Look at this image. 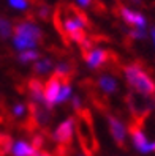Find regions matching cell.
<instances>
[{
  "instance_id": "1",
  "label": "cell",
  "mask_w": 155,
  "mask_h": 156,
  "mask_svg": "<svg viewBox=\"0 0 155 156\" xmlns=\"http://www.w3.org/2000/svg\"><path fill=\"white\" fill-rule=\"evenodd\" d=\"M68 11L70 14L67 16V14H62L60 10H57L56 14H54V22L57 24V29L62 35H65L70 41L81 44L87 38L86 29L89 25V21L75 6H68Z\"/></svg>"
},
{
  "instance_id": "2",
  "label": "cell",
  "mask_w": 155,
  "mask_h": 156,
  "mask_svg": "<svg viewBox=\"0 0 155 156\" xmlns=\"http://www.w3.org/2000/svg\"><path fill=\"white\" fill-rule=\"evenodd\" d=\"M43 40V30L30 19L19 21L13 25V46L16 51L36 49Z\"/></svg>"
},
{
  "instance_id": "3",
  "label": "cell",
  "mask_w": 155,
  "mask_h": 156,
  "mask_svg": "<svg viewBox=\"0 0 155 156\" xmlns=\"http://www.w3.org/2000/svg\"><path fill=\"white\" fill-rule=\"evenodd\" d=\"M124 77L136 93L141 96L152 98L155 96V80L152 76L138 63H128L124 66Z\"/></svg>"
},
{
  "instance_id": "4",
  "label": "cell",
  "mask_w": 155,
  "mask_h": 156,
  "mask_svg": "<svg viewBox=\"0 0 155 156\" xmlns=\"http://www.w3.org/2000/svg\"><path fill=\"white\" fill-rule=\"evenodd\" d=\"M76 118V133L79 137V144L86 156H94L98 151V142L94 133V125L87 111H79Z\"/></svg>"
},
{
  "instance_id": "5",
  "label": "cell",
  "mask_w": 155,
  "mask_h": 156,
  "mask_svg": "<svg viewBox=\"0 0 155 156\" xmlns=\"http://www.w3.org/2000/svg\"><path fill=\"white\" fill-rule=\"evenodd\" d=\"M75 131H76V118L68 117L62 123H59L56 131L52 133V139L59 144V147H57V154L59 156H68L67 153L71 147V140H73Z\"/></svg>"
},
{
  "instance_id": "6",
  "label": "cell",
  "mask_w": 155,
  "mask_h": 156,
  "mask_svg": "<svg viewBox=\"0 0 155 156\" xmlns=\"http://www.w3.org/2000/svg\"><path fill=\"white\" fill-rule=\"evenodd\" d=\"M63 80L65 79H62L56 74H52L48 80H46V84H44V106H46L49 111L57 104V98H59V91L62 88V84H63Z\"/></svg>"
},
{
  "instance_id": "7",
  "label": "cell",
  "mask_w": 155,
  "mask_h": 156,
  "mask_svg": "<svg viewBox=\"0 0 155 156\" xmlns=\"http://www.w3.org/2000/svg\"><path fill=\"white\" fill-rule=\"evenodd\" d=\"M108 120V126H109V133H111L114 142L120 147V148H125V139H127V126L124 125V122L120 118H117L116 115L108 114L106 117Z\"/></svg>"
},
{
  "instance_id": "8",
  "label": "cell",
  "mask_w": 155,
  "mask_h": 156,
  "mask_svg": "<svg viewBox=\"0 0 155 156\" xmlns=\"http://www.w3.org/2000/svg\"><path fill=\"white\" fill-rule=\"evenodd\" d=\"M119 13H120L122 21H124L127 25L135 27V29H147V19H146V16L141 14L139 11L131 10V8L122 5V6L119 8Z\"/></svg>"
},
{
  "instance_id": "9",
  "label": "cell",
  "mask_w": 155,
  "mask_h": 156,
  "mask_svg": "<svg viewBox=\"0 0 155 156\" xmlns=\"http://www.w3.org/2000/svg\"><path fill=\"white\" fill-rule=\"evenodd\" d=\"M109 60V52L101 48H92L90 51L84 52V62L90 69H98L106 65Z\"/></svg>"
},
{
  "instance_id": "10",
  "label": "cell",
  "mask_w": 155,
  "mask_h": 156,
  "mask_svg": "<svg viewBox=\"0 0 155 156\" xmlns=\"http://www.w3.org/2000/svg\"><path fill=\"white\" fill-rule=\"evenodd\" d=\"M130 136H131V140H133L135 148L146 154V148H147V145H149L150 140L147 139L146 133L142 131L141 123H131L130 125Z\"/></svg>"
},
{
  "instance_id": "11",
  "label": "cell",
  "mask_w": 155,
  "mask_h": 156,
  "mask_svg": "<svg viewBox=\"0 0 155 156\" xmlns=\"http://www.w3.org/2000/svg\"><path fill=\"white\" fill-rule=\"evenodd\" d=\"M27 90H29V96L32 103L44 106V84L41 79L32 77L27 82Z\"/></svg>"
},
{
  "instance_id": "12",
  "label": "cell",
  "mask_w": 155,
  "mask_h": 156,
  "mask_svg": "<svg viewBox=\"0 0 155 156\" xmlns=\"http://www.w3.org/2000/svg\"><path fill=\"white\" fill-rule=\"evenodd\" d=\"M97 84H98L100 90H101L105 95H114L116 91H117V87H119V84H117V79H116L113 74H108V73L100 74Z\"/></svg>"
},
{
  "instance_id": "13",
  "label": "cell",
  "mask_w": 155,
  "mask_h": 156,
  "mask_svg": "<svg viewBox=\"0 0 155 156\" xmlns=\"http://www.w3.org/2000/svg\"><path fill=\"white\" fill-rule=\"evenodd\" d=\"M36 153L38 151L33 148L32 142H27V140H22V139L13 142L11 151H10L11 156H35Z\"/></svg>"
},
{
  "instance_id": "14",
  "label": "cell",
  "mask_w": 155,
  "mask_h": 156,
  "mask_svg": "<svg viewBox=\"0 0 155 156\" xmlns=\"http://www.w3.org/2000/svg\"><path fill=\"white\" fill-rule=\"evenodd\" d=\"M54 65L56 63L52 62V58L49 57H44V58H40L35 62L33 65V73L36 76H44V74H49V73L54 69Z\"/></svg>"
},
{
  "instance_id": "15",
  "label": "cell",
  "mask_w": 155,
  "mask_h": 156,
  "mask_svg": "<svg viewBox=\"0 0 155 156\" xmlns=\"http://www.w3.org/2000/svg\"><path fill=\"white\" fill-rule=\"evenodd\" d=\"M17 60L22 65H27V63H35L36 60H40V52L36 49H27V51H21L17 54Z\"/></svg>"
},
{
  "instance_id": "16",
  "label": "cell",
  "mask_w": 155,
  "mask_h": 156,
  "mask_svg": "<svg viewBox=\"0 0 155 156\" xmlns=\"http://www.w3.org/2000/svg\"><path fill=\"white\" fill-rule=\"evenodd\" d=\"M73 96V87L70 84V80L65 79L62 84V88L59 91V98H57V104H65V103H70V99Z\"/></svg>"
},
{
  "instance_id": "17",
  "label": "cell",
  "mask_w": 155,
  "mask_h": 156,
  "mask_svg": "<svg viewBox=\"0 0 155 156\" xmlns=\"http://www.w3.org/2000/svg\"><path fill=\"white\" fill-rule=\"evenodd\" d=\"M71 71H73V66H71V63L68 62H60L57 63V65H54V69H52V74H56L62 79H68L70 74H71Z\"/></svg>"
},
{
  "instance_id": "18",
  "label": "cell",
  "mask_w": 155,
  "mask_h": 156,
  "mask_svg": "<svg viewBox=\"0 0 155 156\" xmlns=\"http://www.w3.org/2000/svg\"><path fill=\"white\" fill-rule=\"evenodd\" d=\"M10 36H13V22L3 16H0V38L8 40Z\"/></svg>"
},
{
  "instance_id": "19",
  "label": "cell",
  "mask_w": 155,
  "mask_h": 156,
  "mask_svg": "<svg viewBox=\"0 0 155 156\" xmlns=\"http://www.w3.org/2000/svg\"><path fill=\"white\" fill-rule=\"evenodd\" d=\"M13 147V139L10 134L6 133H0V156H6L10 154Z\"/></svg>"
},
{
  "instance_id": "20",
  "label": "cell",
  "mask_w": 155,
  "mask_h": 156,
  "mask_svg": "<svg viewBox=\"0 0 155 156\" xmlns=\"http://www.w3.org/2000/svg\"><path fill=\"white\" fill-rule=\"evenodd\" d=\"M128 35L136 41H142L147 38V29H135V27H131L128 30Z\"/></svg>"
},
{
  "instance_id": "21",
  "label": "cell",
  "mask_w": 155,
  "mask_h": 156,
  "mask_svg": "<svg viewBox=\"0 0 155 156\" xmlns=\"http://www.w3.org/2000/svg\"><path fill=\"white\" fill-rule=\"evenodd\" d=\"M8 3H10L11 8H14L17 11H25L30 5V0H8Z\"/></svg>"
},
{
  "instance_id": "22",
  "label": "cell",
  "mask_w": 155,
  "mask_h": 156,
  "mask_svg": "<svg viewBox=\"0 0 155 156\" xmlns=\"http://www.w3.org/2000/svg\"><path fill=\"white\" fill-rule=\"evenodd\" d=\"M27 109L29 107H27L24 103H16L13 106V109H11V114H13L14 118H22L25 115V112H27Z\"/></svg>"
},
{
  "instance_id": "23",
  "label": "cell",
  "mask_w": 155,
  "mask_h": 156,
  "mask_svg": "<svg viewBox=\"0 0 155 156\" xmlns=\"http://www.w3.org/2000/svg\"><path fill=\"white\" fill-rule=\"evenodd\" d=\"M32 145H33V148H35L36 151H40V150L43 148V145H44V137H43V134H35V136L32 137Z\"/></svg>"
},
{
  "instance_id": "24",
  "label": "cell",
  "mask_w": 155,
  "mask_h": 156,
  "mask_svg": "<svg viewBox=\"0 0 155 156\" xmlns=\"http://www.w3.org/2000/svg\"><path fill=\"white\" fill-rule=\"evenodd\" d=\"M70 104H71V107H73V111H76V112L83 111V101H81V96L73 95L71 99H70Z\"/></svg>"
},
{
  "instance_id": "25",
  "label": "cell",
  "mask_w": 155,
  "mask_h": 156,
  "mask_svg": "<svg viewBox=\"0 0 155 156\" xmlns=\"http://www.w3.org/2000/svg\"><path fill=\"white\" fill-rule=\"evenodd\" d=\"M36 13H38V16L41 17V19L46 21V19H49L51 10H49V6H48V5H41V6L38 8V11H36Z\"/></svg>"
},
{
  "instance_id": "26",
  "label": "cell",
  "mask_w": 155,
  "mask_h": 156,
  "mask_svg": "<svg viewBox=\"0 0 155 156\" xmlns=\"http://www.w3.org/2000/svg\"><path fill=\"white\" fill-rule=\"evenodd\" d=\"M75 2H76L81 8H89V6H92L94 0H75Z\"/></svg>"
},
{
  "instance_id": "27",
  "label": "cell",
  "mask_w": 155,
  "mask_h": 156,
  "mask_svg": "<svg viewBox=\"0 0 155 156\" xmlns=\"http://www.w3.org/2000/svg\"><path fill=\"white\" fill-rule=\"evenodd\" d=\"M149 36H150V40H152L153 48H155V27H150V30H149Z\"/></svg>"
},
{
  "instance_id": "28",
  "label": "cell",
  "mask_w": 155,
  "mask_h": 156,
  "mask_svg": "<svg viewBox=\"0 0 155 156\" xmlns=\"http://www.w3.org/2000/svg\"><path fill=\"white\" fill-rule=\"evenodd\" d=\"M35 156H52V153H49V151H44V150H40V151L36 153Z\"/></svg>"
},
{
  "instance_id": "29",
  "label": "cell",
  "mask_w": 155,
  "mask_h": 156,
  "mask_svg": "<svg viewBox=\"0 0 155 156\" xmlns=\"http://www.w3.org/2000/svg\"><path fill=\"white\" fill-rule=\"evenodd\" d=\"M128 2H131V3H136V5H139L142 0H128Z\"/></svg>"
}]
</instances>
